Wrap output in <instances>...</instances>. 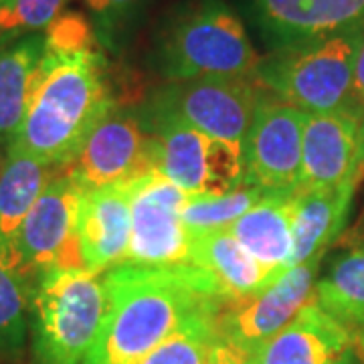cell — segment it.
Listing matches in <instances>:
<instances>
[{
  "mask_svg": "<svg viewBox=\"0 0 364 364\" xmlns=\"http://www.w3.org/2000/svg\"><path fill=\"white\" fill-rule=\"evenodd\" d=\"M102 275L83 267L43 273L33 289L31 348L35 364H83L104 324Z\"/></svg>",
  "mask_w": 364,
  "mask_h": 364,
  "instance_id": "cell-5",
  "label": "cell"
},
{
  "mask_svg": "<svg viewBox=\"0 0 364 364\" xmlns=\"http://www.w3.org/2000/svg\"><path fill=\"white\" fill-rule=\"evenodd\" d=\"M249 364H363L350 326L322 310L316 301L275 336L251 352Z\"/></svg>",
  "mask_w": 364,
  "mask_h": 364,
  "instance_id": "cell-13",
  "label": "cell"
},
{
  "mask_svg": "<svg viewBox=\"0 0 364 364\" xmlns=\"http://www.w3.org/2000/svg\"><path fill=\"white\" fill-rule=\"evenodd\" d=\"M132 182L83 191L81 195L79 247L85 269L95 275L126 263L132 233Z\"/></svg>",
  "mask_w": 364,
  "mask_h": 364,
  "instance_id": "cell-15",
  "label": "cell"
},
{
  "mask_svg": "<svg viewBox=\"0 0 364 364\" xmlns=\"http://www.w3.org/2000/svg\"><path fill=\"white\" fill-rule=\"evenodd\" d=\"M253 4L275 49L364 26V0H253Z\"/></svg>",
  "mask_w": 364,
  "mask_h": 364,
  "instance_id": "cell-16",
  "label": "cell"
},
{
  "mask_svg": "<svg viewBox=\"0 0 364 364\" xmlns=\"http://www.w3.org/2000/svg\"><path fill=\"white\" fill-rule=\"evenodd\" d=\"M267 193L255 186L241 184L221 196H188L182 219L193 237L229 231L235 221H239Z\"/></svg>",
  "mask_w": 364,
  "mask_h": 364,
  "instance_id": "cell-25",
  "label": "cell"
},
{
  "mask_svg": "<svg viewBox=\"0 0 364 364\" xmlns=\"http://www.w3.org/2000/svg\"><path fill=\"white\" fill-rule=\"evenodd\" d=\"M193 263L215 277L227 304L255 296L277 277L267 267H263L235 239L231 231L195 237Z\"/></svg>",
  "mask_w": 364,
  "mask_h": 364,
  "instance_id": "cell-19",
  "label": "cell"
},
{
  "mask_svg": "<svg viewBox=\"0 0 364 364\" xmlns=\"http://www.w3.org/2000/svg\"><path fill=\"white\" fill-rule=\"evenodd\" d=\"M104 324L83 364H140L196 310L227 306L215 277L198 265L122 263L102 275Z\"/></svg>",
  "mask_w": 364,
  "mask_h": 364,
  "instance_id": "cell-1",
  "label": "cell"
},
{
  "mask_svg": "<svg viewBox=\"0 0 364 364\" xmlns=\"http://www.w3.org/2000/svg\"><path fill=\"white\" fill-rule=\"evenodd\" d=\"M356 348H358V346H356ZM358 356H360V363L364 364V350H363V348H358Z\"/></svg>",
  "mask_w": 364,
  "mask_h": 364,
  "instance_id": "cell-33",
  "label": "cell"
},
{
  "mask_svg": "<svg viewBox=\"0 0 364 364\" xmlns=\"http://www.w3.org/2000/svg\"><path fill=\"white\" fill-rule=\"evenodd\" d=\"M223 308L213 304L191 314L140 364H207L213 342L219 336L217 318Z\"/></svg>",
  "mask_w": 364,
  "mask_h": 364,
  "instance_id": "cell-23",
  "label": "cell"
},
{
  "mask_svg": "<svg viewBox=\"0 0 364 364\" xmlns=\"http://www.w3.org/2000/svg\"><path fill=\"white\" fill-rule=\"evenodd\" d=\"M45 35H26L0 47V142H13L25 119L35 85Z\"/></svg>",
  "mask_w": 364,
  "mask_h": 364,
  "instance_id": "cell-21",
  "label": "cell"
},
{
  "mask_svg": "<svg viewBox=\"0 0 364 364\" xmlns=\"http://www.w3.org/2000/svg\"><path fill=\"white\" fill-rule=\"evenodd\" d=\"M154 170L152 138L138 114L112 107L93 128L77 156L59 170L81 191H95L142 178Z\"/></svg>",
  "mask_w": 364,
  "mask_h": 364,
  "instance_id": "cell-10",
  "label": "cell"
},
{
  "mask_svg": "<svg viewBox=\"0 0 364 364\" xmlns=\"http://www.w3.org/2000/svg\"><path fill=\"white\" fill-rule=\"evenodd\" d=\"M35 286L0 261V356L18 358L31 330Z\"/></svg>",
  "mask_w": 364,
  "mask_h": 364,
  "instance_id": "cell-24",
  "label": "cell"
},
{
  "mask_svg": "<svg viewBox=\"0 0 364 364\" xmlns=\"http://www.w3.org/2000/svg\"><path fill=\"white\" fill-rule=\"evenodd\" d=\"M273 275L289 269L294 253V193H269L229 229Z\"/></svg>",
  "mask_w": 364,
  "mask_h": 364,
  "instance_id": "cell-18",
  "label": "cell"
},
{
  "mask_svg": "<svg viewBox=\"0 0 364 364\" xmlns=\"http://www.w3.org/2000/svg\"><path fill=\"white\" fill-rule=\"evenodd\" d=\"M97 45L93 26L79 13L59 14L45 28V49L53 51H75Z\"/></svg>",
  "mask_w": 364,
  "mask_h": 364,
  "instance_id": "cell-27",
  "label": "cell"
},
{
  "mask_svg": "<svg viewBox=\"0 0 364 364\" xmlns=\"http://www.w3.org/2000/svg\"><path fill=\"white\" fill-rule=\"evenodd\" d=\"M267 95L255 79H181L158 87L138 117L172 119L243 148L253 117Z\"/></svg>",
  "mask_w": 364,
  "mask_h": 364,
  "instance_id": "cell-6",
  "label": "cell"
},
{
  "mask_svg": "<svg viewBox=\"0 0 364 364\" xmlns=\"http://www.w3.org/2000/svg\"><path fill=\"white\" fill-rule=\"evenodd\" d=\"M352 107L360 116L364 114V41L354 65V81H352Z\"/></svg>",
  "mask_w": 364,
  "mask_h": 364,
  "instance_id": "cell-30",
  "label": "cell"
},
{
  "mask_svg": "<svg viewBox=\"0 0 364 364\" xmlns=\"http://www.w3.org/2000/svg\"><path fill=\"white\" fill-rule=\"evenodd\" d=\"M67 0H2L0 37L13 41L25 33H37L51 25L61 14Z\"/></svg>",
  "mask_w": 364,
  "mask_h": 364,
  "instance_id": "cell-26",
  "label": "cell"
},
{
  "mask_svg": "<svg viewBox=\"0 0 364 364\" xmlns=\"http://www.w3.org/2000/svg\"><path fill=\"white\" fill-rule=\"evenodd\" d=\"M363 174L360 114L336 112L308 116L301 140V174L296 193L358 182Z\"/></svg>",
  "mask_w": 364,
  "mask_h": 364,
  "instance_id": "cell-14",
  "label": "cell"
},
{
  "mask_svg": "<svg viewBox=\"0 0 364 364\" xmlns=\"http://www.w3.org/2000/svg\"><path fill=\"white\" fill-rule=\"evenodd\" d=\"M354 336H356V346L364 350V328H356L354 330Z\"/></svg>",
  "mask_w": 364,
  "mask_h": 364,
  "instance_id": "cell-32",
  "label": "cell"
},
{
  "mask_svg": "<svg viewBox=\"0 0 364 364\" xmlns=\"http://www.w3.org/2000/svg\"><path fill=\"white\" fill-rule=\"evenodd\" d=\"M314 301L352 330L364 328V243L332 259L316 279Z\"/></svg>",
  "mask_w": 364,
  "mask_h": 364,
  "instance_id": "cell-22",
  "label": "cell"
},
{
  "mask_svg": "<svg viewBox=\"0 0 364 364\" xmlns=\"http://www.w3.org/2000/svg\"><path fill=\"white\" fill-rule=\"evenodd\" d=\"M152 138L154 170L188 196H221L243 184V148L172 119H140Z\"/></svg>",
  "mask_w": 364,
  "mask_h": 364,
  "instance_id": "cell-7",
  "label": "cell"
},
{
  "mask_svg": "<svg viewBox=\"0 0 364 364\" xmlns=\"http://www.w3.org/2000/svg\"><path fill=\"white\" fill-rule=\"evenodd\" d=\"M85 4L90 6L100 28L105 35H112L114 31L130 23L142 0H85Z\"/></svg>",
  "mask_w": 364,
  "mask_h": 364,
  "instance_id": "cell-28",
  "label": "cell"
},
{
  "mask_svg": "<svg viewBox=\"0 0 364 364\" xmlns=\"http://www.w3.org/2000/svg\"><path fill=\"white\" fill-rule=\"evenodd\" d=\"M363 41L360 26L324 39L277 47L261 59L255 81L273 100L308 116L354 112L352 81Z\"/></svg>",
  "mask_w": 364,
  "mask_h": 364,
  "instance_id": "cell-4",
  "label": "cell"
},
{
  "mask_svg": "<svg viewBox=\"0 0 364 364\" xmlns=\"http://www.w3.org/2000/svg\"><path fill=\"white\" fill-rule=\"evenodd\" d=\"M114 105L100 45L75 51L45 49L25 119L9 146L59 172Z\"/></svg>",
  "mask_w": 364,
  "mask_h": 364,
  "instance_id": "cell-2",
  "label": "cell"
},
{
  "mask_svg": "<svg viewBox=\"0 0 364 364\" xmlns=\"http://www.w3.org/2000/svg\"><path fill=\"white\" fill-rule=\"evenodd\" d=\"M360 164L364 168V114L360 116Z\"/></svg>",
  "mask_w": 364,
  "mask_h": 364,
  "instance_id": "cell-31",
  "label": "cell"
},
{
  "mask_svg": "<svg viewBox=\"0 0 364 364\" xmlns=\"http://www.w3.org/2000/svg\"><path fill=\"white\" fill-rule=\"evenodd\" d=\"M186 200L188 195L158 170L132 182V233L126 263L152 267L193 263L195 237L182 219Z\"/></svg>",
  "mask_w": 364,
  "mask_h": 364,
  "instance_id": "cell-9",
  "label": "cell"
},
{
  "mask_svg": "<svg viewBox=\"0 0 364 364\" xmlns=\"http://www.w3.org/2000/svg\"><path fill=\"white\" fill-rule=\"evenodd\" d=\"M261 57L225 0H188L160 28L156 65L168 81L255 79Z\"/></svg>",
  "mask_w": 364,
  "mask_h": 364,
  "instance_id": "cell-3",
  "label": "cell"
},
{
  "mask_svg": "<svg viewBox=\"0 0 364 364\" xmlns=\"http://www.w3.org/2000/svg\"><path fill=\"white\" fill-rule=\"evenodd\" d=\"M322 259L289 267L255 296L227 304L217 318L219 332L253 352L286 328L314 298Z\"/></svg>",
  "mask_w": 364,
  "mask_h": 364,
  "instance_id": "cell-12",
  "label": "cell"
},
{
  "mask_svg": "<svg viewBox=\"0 0 364 364\" xmlns=\"http://www.w3.org/2000/svg\"><path fill=\"white\" fill-rule=\"evenodd\" d=\"M360 231L364 233V213H363V219H360ZM363 243H364V241H363Z\"/></svg>",
  "mask_w": 364,
  "mask_h": 364,
  "instance_id": "cell-34",
  "label": "cell"
},
{
  "mask_svg": "<svg viewBox=\"0 0 364 364\" xmlns=\"http://www.w3.org/2000/svg\"><path fill=\"white\" fill-rule=\"evenodd\" d=\"M358 182L294 193V253L289 267L324 259L346 225Z\"/></svg>",
  "mask_w": 364,
  "mask_h": 364,
  "instance_id": "cell-17",
  "label": "cell"
},
{
  "mask_svg": "<svg viewBox=\"0 0 364 364\" xmlns=\"http://www.w3.org/2000/svg\"><path fill=\"white\" fill-rule=\"evenodd\" d=\"M57 170L13 146L0 168V261L11 263L21 225Z\"/></svg>",
  "mask_w": 364,
  "mask_h": 364,
  "instance_id": "cell-20",
  "label": "cell"
},
{
  "mask_svg": "<svg viewBox=\"0 0 364 364\" xmlns=\"http://www.w3.org/2000/svg\"><path fill=\"white\" fill-rule=\"evenodd\" d=\"M0 4H2V0H0Z\"/></svg>",
  "mask_w": 364,
  "mask_h": 364,
  "instance_id": "cell-35",
  "label": "cell"
},
{
  "mask_svg": "<svg viewBox=\"0 0 364 364\" xmlns=\"http://www.w3.org/2000/svg\"><path fill=\"white\" fill-rule=\"evenodd\" d=\"M308 114L267 95L243 144V184L263 193H296L301 174V140Z\"/></svg>",
  "mask_w": 364,
  "mask_h": 364,
  "instance_id": "cell-11",
  "label": "cell"
},
{
  "mask_svg": "<svg viewBox=\"0 0 364 364\" xmlns=\"http://www.w3.org/2000/svg\"><path fill=\"white\" fill-rule=\"evenodd\" d=\"M83 191L63 172H55L21 225L9 267L33 286L51 269L83 267L77 237Z\"/></svg>",
  "mask_w": 364,
  "mask_h": 364,
  "instance_id": "cell-8",
  "label": "cell"
},
{
  "mask_svg": "<svg viewBox=\"0 0 364 364\" xmlns=\"http://www.w3.org/2000/svg\"><path fill=\"white\" fill-rule=\"evenodd\" d=\"M249 356H251V352L219 332L217 340L213 342L207 364H249Z\"/></svg>",
  "mask_w": 364,
  "mask_h": 364,
  "instance_id": "cell-29",
  "label": "cell"
}]
</instances>
